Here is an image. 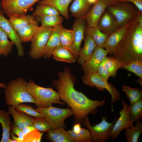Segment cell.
Masks as SVG:
<instances>
[{"label":"cell","mask_w":142,"mask_h":142,"mask_svg":"<svg viewBox=\"0 0 142 142\" xmlns=\"http://www.w3.org/2000/svg\"><path fill=\"white\" fill-rule=\"evenodd\" d=\"M58 79L54 80L53 85L56 89L61 100L72 110L75 118L82 122L89 114H95L98 108L104 105L105 100H93L74 88L75 79L71 70L66 67L58 73Z\"/></svg>","instance_id":"6da1fadb"},{"label":"cell","mask_w":142,"mask_h":142,"mask_svg":"<svg viewBox=\"0 0 142 142\" xmlns=\"http://www.w3.org/2000/svg\"><path fill=\"white\" fill-rule=\"evenodd\" d=\"M120 68L135 60H142V26L136 17L130 23L112 56Z\"/></svg>","instance_id":"7a4b0ae2"},{"label":"cell","mask_w":142,"mask_h":142,"mask_svg":"<svg viewBox=\"0 0 142 142\" xmlns=\"http://www.w3.org/2000/svg\"><path fill=\"white\" fill-rule=\"evenodd\" d=\"M27 84L21 77L9 83L4 91V98L7 105L9 106L24 103L35 104L34 98L27 88Z\"/></svg>","instance_id":"3957f363"},{"label":"cell","mask_w":142,"mask_h":142,"mask_svg":"<svg viewBox=\"0 0 142 142\" xmlns=\"http://www.w3.org/2000/svg\"><path fill=\"white\" fill-rule=\"evenodd\" d=\"M27 87L34 98L37 107H49L54 103L62 105L65 104L64 102L61 101L58 93L52 88H44L39 86L31 79L27 82Z\"/></svg>","instance_id":"277c9868"},{"label":"cell","mask_w":142,"mask_h":142,"mask_svg":"<svg viewBox=\"0 0 142 142\" xmlns=\"http://www.w3.org/2000/svg\"><path fill=\"white\" fill-rule=\"evenodd\" d=\"M106 8L115 17L119 27L125 26L134 18L139 11L134 4L127 2H117Z\"/></svg>","instance_id":"5b68a950"},{"label":"cell","mask_w":142,"mask_h":142,"mask_svg":"<svg viewBox=\"0 0 142 142\" xmlns=\"http://www.w3.org/2000/svg\"><path fill=\"white\" fill-rule=\"evenodd\" d=\"M101 119L102 121L100 123L94 124L93 126L90 124L88 116L82 121L83 124L89 131L93 141L105 142L110 138V133L117 116L115 115V119L111 123L107 121V117L106 116H102Z\"/></svg>","instance_id":"8992f818"},{"label":"cell","mask_w":142,"mask_h":142,"mask_svg":"<svg viewBox=\"0 0 142 142\" xmlns=\"http://www.w3.org/2000/svg\"><path fill=\"white\" fill-rule=\"evenodd\" d=\"M82 80L83 83L88 86L95 87L101 91L106 89L111 95V110L114 111L113 103L120 98V92L114 86L109 84L108 81L104 79L97 73L84 74L82 77Z\"/></svg>","instance_id":"52a82bcc"},{"label":"cell","mask_w":142,"mask_h":142,"mask_svg":"<svg viewBox=\"0 0 142 142\" xmlns=\"http://www.w3.org/2000/svg\"><path fill=\"white\" fill-rule=\"evenodd\" d=\"M35 109L42 114L56 128H64L65 120L73 115L72 110L70 108H61L52 106L45 108L37 107Z\"/></svg>","instance_id":"ba28073f"},{"label":"cell","mask_w":142,"mask_h":142,"mask_svg":"<svg viewBox=\"0 0 142 142\" xmlns=\"http://www.w3.org/2000/svg\"><path fill=\"white\" fill-rule=\"evenodd\" d=\"M41 27L31 41L28 55L33 59H38L43 56L52 28V27Z\"/></svg>","instance_id":"9c48e42d"},{"label":"cell","mask_w":142,"mask_h":142,"mask_svg":"<svg viewBox=\"0 0 142 142\" xmlns=\"http://www.w3.org/2000/svg\"><path fill=\"white\" fill-rule=\"evenodd\" d=\"M3 11L8 17L26 15L29 10L41 0H1Z\"/></svg>","instance_id":"30bf717a"},{"label":"cell","mask_w":142,"mask_h":142,"mask_svg":"<svg viewBox=\"0 0 142 142\" xmlns=\"http://www.w3.org/2000/svg\"><path fill=\"white\" fill-rule=\"evenodd\" d=\"M123 107L120 111V116L115 123L110 134V138L115 139L121 131L134 126L130 116V106L124 100H121Z\"/></svg>","instance_id":"8fae6325"},{"label":"cell","mask_w":142,"mask_h":142,"mask_svg":"<svg viewBox=\"0 0 142 142\" xmlns=\"http://www.w3.org/2000/svg\"><path fill=\"white\" fill-rule=\"evenodd\" d=\"M108 54V50L97 45L90 57L82 65L84 74L97 73L100 64Z\"/></svg>","instance_id":"7c38bea8"},{"label":"cell","mask_w":142,"mask_h":142,"mask_svg":"<svg viewBox=\"0 0 142 142\" xmlns=\"http://www.w3.org/2000/svg\"><path fill=\"white\" fill-rule=\"evenodd\" d=\"M3 13L2 10L0 9V27L5 32L8 38L16 46L18 56L22 57L24 54L22 42L17 32L12 26L9 19L4 17Z\"/></svg>","instance_id":"4fadbf2b"},{"label":"cell","mask_w":142,"mask_h":142,"mask_svg":"<svg viewBox=\"0 0 142 142\" xmlns=\"http://www.w3.org/2000/svg\"><path fill=\"white\" fill-rule=\"evenodd\" d=\"M108 6L104 0H97L83 18L87 22V28L97 26L103 12Z\"/></svg>","instance_id":"5bb4252c"},{"label":"cell","mask_w":142,"mask_h":142,"mask_svg":"<svg viewBox=\"0 0 142 142\" xmlns=\"http://www.w3.org/2000/svg\"><path fill=\"white\" fill-rule=\"evenodd\" d=\"M85 20L83 18H76L73 25L74 39L71 48L72 53L77 57L81 49V45L87 28Z\"/></svg>","instance_id":"9a60e30c"},{"label":"cell","mask_w":142,"mask_h":142,"mask_svg":"<svg viewBox=\"0 0 142 142\" xmlns=\"http://www.w3.org/2000/svg\"><path fill=\"white\" fill-rule=\"evenodd\" d=\"M96 27L108 35L119 27L115 17L106 8L100 18Z\"/></svg>","instance_id":"2e32d148"},{"label":"cell","mask_w":142,"mask_h":142,"mask_svg":"<svg viewBox=\"0 0 142 142\" xmlns=\"http://www.w3.org/2000/svg\"><path fill=\"white\" fill-rule=\"evenodd\" d=\"M130 22L125 26L119 27L108 36L103 48L108 51L110 55L113 54L115 52L118 44L124 34Z\"/></svg>","instance_id":"e0dca14e"},{"label":"cell","mask_w":142,"mask_h":142,"mask_svg":"<svg viewBox=\"0 0 142 142\" xmlns=\"http://www.w3.org/2000/svg\"><path fill=\"white\" fill-rule=\"evenodd\" d=\"M62 26L61 24L52 28L42 56L44 58H50L55 49L61 45L59 36Z\"/></svg>","instance_id":"ac0fdd59"},{"label":"cell","mask_w":142,"mask_h":142,"mask_svg":"<svg viewBox=\"0 0 142 142\" xmlns=\"http://www.w3.org/2000/svg\"><path fill=\"white\" fill-rule=\"evenodd\" d=\"M8 111L13 119L14 125L21 129L32 125L33 118L23 112L17 110L13 105L8 108Z\"/></svg>","instance_id":"d6986e66"},{"label":"cell","mask_w":142,"mask_h":142,"mask_svg":"<svg viewBox=\"0 0 142 142\" xmlns=\"http://www.w3.org/2000/svg\"><path fill=\"white\" fill-rule=\"evenodd\" d=\"M73 0H41L38 2V4L50 6L57 10L62 16L69 19L68 7Z\"/></svg>","instance_id":"ffe728a7"},{"label":"cell","mask_w":142,"mask_h":142,"mask_svg":"<svg viewBox=\"0 0 142 142\" xmlns=\"http://www.w3.org/2000/svg\"><path fill=\"white\" fill-rule=\"evenodd\" d=\"M97 46L93 39L90 36L86 35L84 45L78 53V63L82 65L85 63L91 55Z\"/></svg>","instance_id":"44dd1931"},{"label":"cell","mask_w":142,"mask_h":142,"mask_svg":"<svg viewBox=\"0 0 142 142\" xmlns=\"http://www.w3.org/2000/svg\"><path fill=\"white\" fill-rule=\"evenodd\" d=\"M36 19L32 23L19 29L17 32L22 42L31 41L33 37L41 27Z\"/></svg>","instance_id":"7402d4cb"},{"label":"cell","mask_w":142,"mask_h":142,"mask_svg":"<svg viewBox=\"0 0 142 142\" xmlns=\"http://www.w3.org/2000/svg\"><path fill=\"white\" fill-rule=\"evenodd\" d=\"M46 137L48 140L53 142H74L67 131L64 128H56L49 130Z\"/></svg>","instance_id":"603a6c76"},{"label":"cell","mask_w":142,"mask_h":142,"mask_svg":"<svg viewBox=\"0 0 142 142\" xmlns=\"http://www.w3.org/2000/svg\"><path fill=\"white\" fill-rule=\"evenodd\" d=\"M91 5L87 0H74L69 8V11L73 17L83 18L90 9Z\"/></svg>","instance_id":"cb8c5ba5"},{"label":"cell","mask_w":142,"mask_h":142,"mask_svg":"<svg viewBox=\"0 0 142 142\" xmlns=\"http://www.w3.org/2000/svg\"><path fill=\"white\" fill-rule=\"evenodd\" d=\"M52 56L54 59L57 60L71 63H74L77 57L71 50L61 45L55 49Z\"/></svg>","instance_id":"d4e9b609"},{"label":"cell","mask_w":142,"mask_h":142,"mask_svg":"<svg viewBox=\"0 0 142 142\" xmlns=\"http://www.w3.org/2000/svg\"><path fill=\"white\" fill-rule=\"evenodd\" d=\"M10 114L4 110H0V123L3 129L1 142H9L10 139V132L11 121Z\"/></svg>","instance_id":"484cf974"},{"label":"cell","mask_w":142,"mask_h":142,"mask_svg":"<svg viewBox=\"0 0 142 142\" xmlns=\"http://www.w3.org/2000/svg\"><path fill=\"white\" fill-rule=\"evenodd\" d=\"M9 19L11 24L16 32L33 22L36 18L29 14L18 16H11Z\"/></svg>","instance_id":"4316f807"},{"label":"cell","mask_w":142,"mask_h":142,"mask_svg":"<svg viewBox=\"0 0 142 142\" xmlns=\"http://www.w3.org/2000/svg\"><path fill=\"white\" fill-rule=\"evenodd\" d=\"M35 18L38 22L41 23V27H45L53 28L61 24L63 20V17L60 14L42 16Z\"/></svg>","instance_id":"83f0119b"},{"label":"cell","mask_w":142,"mask_h":142,"mask_svg":"<svg viewBox=\"0 0 142 142\" xmlns=\"http://www.w3.org/2000/svg\"><path fill=\"white\" fill-rule=\"evenodd\" d=\"M85 32L86 35L90 36L93 39L97 46L102 48L109 35L102 32L97 27L87 28Z\"/></svg>","instance_id":"f1b7e54d"},{"label":"cell","mask_w":142,"mask_h":142,"mask_svg":"<svg viewBox=\"0 0 142 142\" xmlns=\"http://www.w3.org/2000/svg\"><path fill=\"white\" fill-rule=\"evenodd\" d=\"M59 38L61 45L71 51V48L74 39V33L73 30L67 29L62 26L60 31Z\"/></svg>","instance_id":"f546056e"},{"label":"cell","mask_w":142,"mask_h":142,"mask_svg":"<svg viewBox=\"0 0 142 142\" xmlns=\"http://www.w3.org/2000/svg\"><path fill=\"white\" fill-rule=\"evenodd\" d=\"M135 126L126 129L125 135L128 142H137L139 136L142 133V123L136 122Z\"/></svg>","instance_id":"4dcf8cb0"},{"label":"cell","mask_w":142,"mask_h":142,"mask_svg":"<svg viewBox=\"0 0 142 142\" xmlns=\"http://www.w3.org/2000/svg\"><path fill=\"white\" fill-rule=\"evenodd\" d=\"M122 90L129 99L130 105H131L142 99V91L139 88H132L123 85Z\"/></svg>","instance_id":"1f68e13d"},{"label":"cell","mask_w":142,"mask_h":142,"mask_svg":"<svg viewBox=\"0 0 142 142\" xmlns=\"http://www.w3.org/2000/svg\"><path fill=\"white\" fill-rule=\"evenodd\" d=\"M5 32L0 27V47L2 54L7 57L12 50L13 43L10 41Z\"/></svg>","instance_id":"d6a6232c"},{"label":"cell","mask_w":142,"mask_h":142,"mask_svg":"<svg viewBox=\"0 0 142 142\" xmlns=\"http://www.w3.org/2000/svg\"><path fill=\"white\" fill-rule=\"evenodd\" d=\"M74 142H92L90 132L88 129L81 128L80 131L77 134L75 133L73 130L67 131Z\"/></svg>","instance_id":"836d02e7"},{"label":"cell","mask_w":142,"mask_h":142,"mask_svg":"<svg viewBox=\"0 0 142 142\" xmlns=\"http://www.w3.org/2000/svg\"><path fill=\"white\" fill-rule=\"evenodd\" d=\"M32 125L36 129L42 132H47L56 128L44 117L33 118Z\"/></svg>","instance_id":"e575fe53"},{"label":"cell","mask_w":142,"mask_h":142,"mask_svg":"<svg viewBox=\"0 0 142 142\" xmlns=\"http://www.w3.org/2000/svg\"><path fill=\"white\" fill-rule=\"evenodd\" d=\"M103 66L108 71L110 77H113L115 76L117 70L121 67L119 62L114 58L107 56L104 58Z\"/></svg>","instance_id":"d590c367"},{"label":"cell","mask_w":142,"mask_h":142,"mask_svg":"<svg viewBox=\"0 0 142 142\" xmlns=\"http://www.w3.org/2000/svg\"><path fill=\"white\" fill-rule=\"evenodd\" d=\"M130 116L131 121H140L142 118V99L129 105Z\"/></svg>","instance_id":"8d00e7d4"},{"label":"cell","mask_w":142,"mask_h":142,"mask_svg":"<svg viewBox=\"0 0 142 142\" xmlns=\"http://www.w3.org/2000/svg\"><path fill=\"white\" fill-rule=\"evenodd\" d=\"M121 68L133 72L140 78L139 83L142 86V60L133 61L126 65L122 67Z\"/></svg>","instance_id":"74e56055"},{"label":"cell","mask_w":142,"mask_h":142,"mask_svg":"<svg viewBox=\"0 0 142 142\" xmlns=\"http://www.w3.org/2000/svg\"><path fill=\"white\" fill-rule=\"evenodd\" d=\"M60 14L59 12L53 8L46 5L39 4L32 15L34 17L37 16Z\"/></svg>","instance_id":"f35d334b"},{"label":"cell","mask_w":142,"mask_h":142,"mask_svg":"<svg viewBox=\"0 0 142 142\" xmlns=\"http://www.w3.org/2000/svg\"><path fill=\"white\" fill-rule=\"evenodd\" d=\"M13 106L17 110L23 112L30 116L34 118L44 117L42 114L37 111L30 105L22 103Z\"/></svg>","instance_id":"ab89813d"},{"label":"cell","mask_w":142,"mask_h":142,"mask_svg":"<svg viewBox=\"0 0 142 142\" xmlns=\"http://www.w3.org/2000/svg\"><path fill=\"white\" fill-rule=\"evenodd\" d=\"M43 133L35 128L24 136L23 142H40Z\"/></svg>","instance_id":"60d3db41"},{"label":"cell","mask_w":142,"mask_h":142,"mask_svg":"<svg viewBox=\"0 0 142 142\" xmlns=\"http://www.w3.org/2000/svg\"><path fill=\"white\" fill-rule=\"evenodd\" d=\"M10 136L11 139L17 140L18 142H23L24 135L22 130L14 125L12 129L11 128Z\"/></svg>","instance_id":"b9f144b4"},{"label":"cell","mask_w":142,"mask_h":142,"mask_svg":"<svg viewBox=\"0 0 142 142\" xmlns=\"http://www.w3.org/2000/svg\"><path fill=\"white\" fill-rule=\"evenodd\" d=\"M104 58L99 65L97 73L104 79L108 81L110 76L108 71L103 66Z\"/></svg>","instance_id":"7bdbcfd3"},{"label":"cell","mask_w":142,"mask_h":142,"mask_svg":"<svg viewBox=\"0 0 142 142\" xmlns=\"http://www.w3.org/2000/svg\"><path fill=\"white\" fill-rule=\"evenodd\" d=\"M120 2H127L133 3L139 11L142 12V0H121Z\"/></svg>","instance_id":"ee69618b"},{"label":"cell","mask_w":142,"mask_h":142,"mask_svg":"<svg viewBox=\"0 0 142 142\" xmlns=\"http://www.w3.org/2000/svg\"><path fill=\"white\" fill-rule=\"evenodd\" d=\"M35 128L32 125L27 126L21 130L22 132L24 135Z\"/></svg>","instance_id":"f6af8a7d"},{"label":"cell","mask_w":142,"mask_h":142,"mask_svg":"<svg viewBox=\"0 0 142 142\" xmlns=\"http://www.w3.org/2000/svg\"><path fill=\"white\" fill-rule=\"evenodd\" d=\"M81 128L80 124L79 123L75 124L73 126V130L76 133H78L80 131Z\"/></svg>","instance_id":"bcb514c9"},{"label":"cell","mask_w":142,"mask_h":142,"mask_svg":"<svg viewBox=\"0 0 142 142\" xmlns=\"http://www.w3.org/2000/svg\"><path fill=\"white\" fill-rule=\"evenodd\" d=\"M136 17L137 22L142 26V12L139 10Z\"/></svg>","instance_id":"7dc6e473"},{"label":"cell","mask_w":142,"mask_h":142,"mask_svg":"<svg viewBox=\"0 0 142 142\" xmlns=\"http://www.w3.org/2000/svg\"><path fill=\"white\" fill-rule=\"evenodd\" d=\"M121 0H104L108 6L117 2H119Z\"/></svg>","instance_id":"c3c4849f"},{"label":"cell","mask_w":142,"mask_h":142,"mask_svg":"<svg viewBox=\"0 0 142 142\" xmlns=\"http://www.w3.org/2000/svg\"><path fill=\"white\" fill-rule=\"evenodd\" d=\"M6 85L5 83H1L0 82V88H5L6 87Z\"/></svg>","instance_id":"681fc988"},{"label":"cell","mask_w":142,"mask_h":142,"mask_svg":"<svg viewBox=\"0 0 142 142\" xmlns=\"http://www.w3.org/2000/svg\"><path fill=\"white\" fill-rule=\"evenodd\" d=\"M97 0H87L88 3L91 5L94 4Z\"/></svg>","instance_id":"f907efd6"},{"label":"cell","mask_w":142,"mask_h":142,"mask_svg":"<svg viewBox=\"0 0 142 142\" xmlns=\"http://www.w3.org/2000/svg\"><path fill=\"white\" fill-rule=\"evenodd\" d=\"M1 54H2L1 51V49L0 47V58L1 57Z\"/></svg>","instance_id":"816d5d0a"},{"label":"cell","mask_w":142,"mask_h":142,"mask_svg":"<svg viewBox=\"0 0 142 142\" xmlns=\"http://www.w3.org/2000/svg\"><path fill=\"white\" fill-rule=\"evenodd\" d=\"M0 7H1V5L0 4Z\"/></svg>","instance_id":"f5cc1de1"},{"label":"cell","mask_w":142,"mask_h":142,"mask_svg":"<svg viewBox=\"0 0 142 142\" xmlns=\"http://www.w3.org/2000/svg\"></svg>","instance_id":"db71d44e"}]
</instances>
